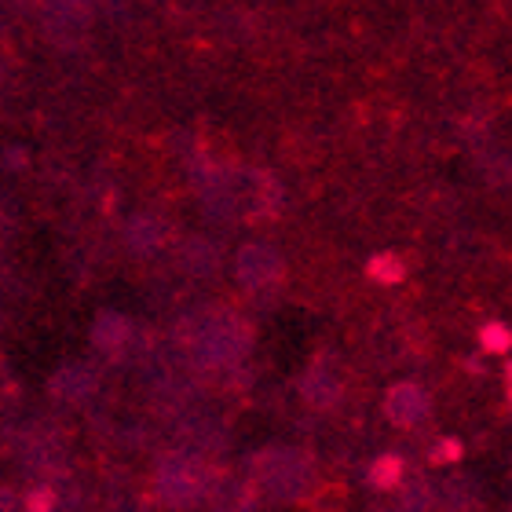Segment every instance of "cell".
I'll return each instance as SVG.
<instances>
[{"label":"cell","mask_w":512,"mask_h":512,"mask_svg":"<svg viewBox=\"0 0 512 512\" xmlns=\"http://www.w3.org/2000/svg\"><path fill=\"white\" fill-rule=\"evenodd\" d=\"M395 480H399V461H395V458H384L381 465L374 469V483H377V487H392Z\"/></svg>","instance_id":"6da1fadb"},{"label":"cell","mask_w":512,"mask_h":512,"mask_svg":"<svg viewBox=\"0 0 512 512\" xmlns=\"http://www.w3.org/2000/svg\"><path fill=\"white\" fill-rule=\"evenodd\" d=\"M487 348H505V341H509V333L505 330H498V326H491V330H487Z\"/></svg>","instance_id":"7a4b0ae2"}]
</instances>
